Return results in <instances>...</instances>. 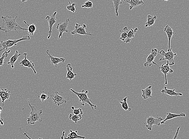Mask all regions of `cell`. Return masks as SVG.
Listing matches in <instances>:
<instances>
[{
    "mask_svg": "<svg viewBox=\"0 0 189 139\" xmlns=\"http://www.w3.org/2000/svg\"><path fill=\"white\" fill-rule=\"evenodd\" d=\"M18 16L14 18V16L1 17L2 19V25L0 27V30L4 31L6 32V36H7L9 32L11 31H15L18 32V30H28V29L22 28L17 23L16 19Z\"/></svg>",
    "mask_w": 189,
    "mask_h": 139,
    "instance_id": "cell-1",
    "label": "cell"
},
{
    "mask_svg": "<svg viewBox=\"0 0 189 139\" xmlns=\"http://www.w3.org/2000/svg\"><path fill=\"white\" fill-rule=\"evenodd\" d=\"M27 101L31 110L30 116L27 119V123L29 125H34L36 122H41L42 121V110H37L34 106H32L30 103L29 99L27 100Z\"/></svg>",
    "mask_w": 189,
    "mask_h": 139,
    "instance_id": "cell-2",
    "label": "cell"
},
{
    "mask_svg": "<svg viewBox=\"0 0 189 139\" xmlns=\"http://www.w3.org/2000/svg\"><path fill=\"white\" fill-rule=\"evenodd\" d=\"M71 91H72L74 94L77 96L79 99V101L81 102V104L82 106H84L86 104H88L91 106L92 110H94L97 108V106L93 104L92 103V101L88 97V91H86L85 92L84 91V90H83L81 92H78L75 91L72 89H70Z\"/></svg>",
    "mask_w": 189,
    "mask_h": 139,
    "instance_id": "cell-3",
    "label": "cell"
},
{
    "mask_svg": "<svg viewBox=\"0 0 189 139\" xmlns=\"http://www.w3.org/2000/svg\"><path fill=\"white\" fill-rule=\"evenodd\" d=\"M30 40V37L29 36H25L22 38L16 40H8L6 41H1L0 42V48L2 49L0 52L2 50H7L9 48H11L13 46H16L18 43L23 41H29Z\"/></svg>",
    "mask_w": 189,
    "mask_h": 139,
    "instance_id": "cell-4",
    "label": "cell"
},
{
    "mask_svg": "<svg viewBox=\"0 0 189 139\" xmlns=\"http://www.w3.org/2000/svg\"><path fill=\"white\" fill-rule=\"evenodd\" d=\"M159 54L163 56L159 59L160 61L166 60L169 62V65H173L175 64L174 58L177 56L176 53H174L172 51V49L170 48L169 52H166L165 51L161 50V51L158 52Z\"/></svg>",
    "mask_w": 189,
    "mask_h": 139,
    "instance_id": "cell-5",
    "label": "cell"
},
{
    "mask_svg": "<svg viewBox=\"0 0 189 139\" xmlns=\"http://www.w3.org/2000/svg\"><path fill=\"white\" fill-rule=\"evenodd\" d=\"M163 119L161 117H158L157 118H155L152 116H150L147 118L146 121V125L147 129L149 131L152 130L153 126L156 125L159 126L161 123Z\"/></svg>",
    "mask_w": 189,
    "mask_h": 139,
    "instance_id": "cell-6",
    "label": "cell"
},
{
    "mask_svg": "<svg viewBox=\"0 0 189 139\" xmlns=\"http://www.w3.org/2000/svg\"><path fill=\"white\" fill-rule=\"evenodd\" d=\"M70 22V19L69 18L66 19L64 21L58 23L57 26V31L59 32V36H58V39H60L62 37V34L64 32L68 33V27L69 25V23Z\"/></svg>",
    "mask_w": 189,
    "mask_h": 139,
    "instance_id": "cell-7",
    "label": "cell"
},
{
    "mask_svg": "<svg viewBox=\"0 0 189 139\" xmlns=\"http://www.w3.org/2000/svg\"><path fill=\"white\" fill-rule=\"evenodd\" d=\"M87 26L86 24H83L82 26L78 23H75V28L74 31L71 32L72 35L79 34L81 35H88V36H97V35L92 34L86 32Z\"/></svg>",
    "mask_w": 189,
    "mask_h": 139,
    "instance_id": "cell-8",
    "label": "cell"
},
{
    "mask_svg": "<svg viewBox=\"0 0 189 139\" xmlns=\"http://www.w3.org/2000/svg\"><path fill=\"white\" fill-rule=\"evenodd\" d=\"M158 52V50L156 48L152 49L151 54L147 57V60L144 64V67H151L152 64H155L159 66L156 63V62H154L155 58L156 56L157 55Z\"/></svg>",
    "mask_w": 189,
    "mask_h": 139,
    "instance_id": "cell-9",
    "label": "cell"
},
{
    "mask_svg": "<svg viewBox=\"0 0 189 139\" xmlns=\"http://www.w3.org/2000/svg\"><path fill=\"white\" fill-rule=\"evenodd\" d=\"M57 12H54L53 14V15L51 16H47L46 17V19L47 20L48 23H49V35L48 36L47 39H49L50 38L52 34V31L53 29V27L54 25L56 23L57 21V18L56 17V15H57Z\"/></svg>",
    "mask_w": 189,
    "mask_h": 139,
    "instance_id": "cell-10",
    "label": "cell"
},
{
    "mask_svg": "<svg viewBox=\"0 0 189 139\" xmlns=\"http://www.w3.org/2000/svg\"><path fill=\"white\" fill-rule=\"evenodd\" d=\"M160 71L163 73L165 76V85L167 84V75L169 73H172L174 71L171 68L169 65V62L168 61H167L166 64H163L159 67Z\"/></svg>",
    "mask_w": 189,
    "mask_h": 139,
    "instance_id": "cell-11",
    "label": "cell"
},
{
    "mask_svg": "<svg viewBox=\"0 0 189 139\" xmlns=\"http://www.w3.org/2000/svg\"><path fill=\"white\" fill-rule=\"evenodd\" d=\"M51 97L54 104L57 105L58 106H60L62 104L67 102V100L65 99L63 96H61L58 95V91L55 92L54 94L51 95Z\"/></svg>",
    "mask_w": 189,
    "mask_h": 139,
    "instance_id": "cell-12",
    "label": "cell"
},
{
    "mask_svg": "<svg viewBox=\"0 0 189 139\" xmlns=\"http://www.w3.org/2000/svg\"><path fill=\"white\" fill-rule=\"evenodd\" d=\"M23 55L24 56V59L21 61L20 62H19V64H20L21 66L32 68V70H33L34 73L36 74V71L35 70V68H34V62L32 61L29 60L27 59L26 58L27 54L26 53H23Z\"/></svg>",
    "mask_w": 189,
    "mask_h": 139,
    "instance_id": "cell-13",
    "label": "cell"
},
{
    "mask_svg": "<svg viewBox=\"0 0 189 139\" xmlns=\"http://www.w3.org/2000/svg\"><path fill=\"white\" fill-rule=\"evenodd\" d=\"M46 53L48 56V58L50 59L51 64L54 66V67H57L58 63H61V62L64 63L66 61V59L65 58H56V57L53 56L49 53V50H46Z\"/></svg>",
    "mask_w": 189,
    "mask_h": 139,
    "instance_id": "cell-14",
    "label": "cell"
},
{
    "mask_svg": "<svg viewBox=\"0 0 189 139\" xmlns=\"http://www.w3.org/2000/svg\"><path fill=\"white\" fill-rule=\"evenodd\" d=\"M129 31L128 28L127 27H125L122 30L119 31V33L120 34L119 40H122L124 43H126V44L129 43L131 41V40L127 37V33Z\"/></svg>",
    "mask_w": 189,
    "mask_h": 139,
    "instance_id": "cell-15",
    "label": "cell"
},
{
    "mask_svg": "<svg viewBox=\"0 0 189 139\" xmlns=\"http://www.w3.org/2000/svg\"><path fill=\"white\" fill-rule=\"evenodd\" d=\"M164 31H165V33H166L168 39V52L170 50L171 41L172 37L173 35L174 34H177V33H175L173 32L172 29L169 26V25H167L165 26L164 29Z\"/></svg>",
    "mask_w": 189,
    "mask_h": 139,
    "instance_id": "cell-16",
    "label": "cell"
},
{
    "mask_svg": "<svg viewBox=\"0 0 189 139\" xmlns=\"http://www.w3.org/2000/svg\"><path fill=\"white\" fill-rule=\"evenodd\" d=\"M186 116V114L184 113H181L180 114H172L169 112L167 113V116L164 120H163L161 122V124H164L165 123V122L167 121L171 120L175 118H178V117H185Z\"/></svg>",
    "mask_w": 189,
    "mask_h": 139,
    "instance_id": "cell-17",
    "label": "cell"
},
{
    "mask_svg": "<svg viewBox=\"0 0 189 139\" xmlns=\"http://www.w3.org/2000/svg\"><path fill=\"white\" fill-rule=\"evenodd\" d=\"M10 95H11V94H10V90H8L6 89H0V97H1V101H2V106H4L5 101L6 100L9 99Z\"/></svg>",
    "mask_w": 189,
    "mask_h": 139,
    "instance_id": "cell-18",
    "label": "cell"
},
{
    "mask_svg": "<svg viewBox=\"0 0 189 139\" xmlns=\"http://www.w3.org/2000/svg\"><path fill=\"white\" fill-rule=\"evenodd\" d=\"M161 93L163 95L165 94L171 96H183V94L182 93H176L175 89L173 90L168 89L167 87H164V89L161 91Z\"/></svg>",
    "mask_w": 189,
    "mask_h": 139,
    "instance_id": "cell-19",
    "label": "cell"
},
{
    "mask_svg": "<svg viewBox=\"0 0 189 139\" xmlns=\"http://www.w3.org/2000/svg\"><path fill=\"white\" fill-rule=\"evenodd\" d=\"M126 3H129L130 5V9L132 10L134 7H137L139 5H143L144 4L143 0H123Z\"/></svg>",
    "mask_w": 189,
    "mask_h": 139,
    "instance_id": "cell-20",
    "label": "cell"
},
{
    "mask_svg": "<svg viewBox=\"0 0 189 139\" xmlns=\"http://www.w3.org/2000/svg\"><path fill=\"white\" fill-rule=\"evenodd\" d=\"M152 86H149L148 87L145 88L144 89L142 90V97L144 99H148L149 98H152V91L151 89Z\"/></svg>",
    "mask_w": 189,
    "mask_h": 139,
    "instance_id": "cell-21",
    "label": "cell"
},
{
    "mask_svg": "<svg viewBox=\"0 0 189 139\" xmlns=\"http://www.w3.org/2000/svg\"><path fill=\"white\" fill-rule=\"evenodd\" d=\"M66 67L67 72L66 79H69L70 81H71L75 76H77V75L73 72V68L70 64H68Z\"/></svg>",
    "mask_w": 189,
    "mask_h": 139,
    "instance_id": "cell-22",
    "label": "cell"
},
{
    "mask_svg": "<svg viewBox=\"0 0 189 139\" xmlns=\"http://www.w3.org/2000/svg\"><path fill=\"white\" fill-rule=\"evenodd\" d=\"M78 131H73L71 130H70V133L68 134L67 137H65V139H84L85 138V136H79L78 135Z\"/></svg>",
    "mask_w": 189,
    "mask_h": 139,
    "instance_id": "cell-23",
    "label": "cell"
},
{
    "mask_svg": "<svg viewBox=\"0 0 189 139\" xmlns=\"http://www.w3.org/2000/svg\"><path fill=\"white\" fill-rule=\"evenodd\" d=\"M21 56V54L18 53V51L16 50L15 52V54L11 57L10 58V61L7 62L8 64H10L12 68H14V64L18 60L19 56Z\"/></svg>",
    "mask_w": 189,
    "mask_h": 139,
    "instance_id": "cell-24",
    "label": "cell"
},
{
    "mask_svg": "<svg viewBox=\"0 0 189 139\" xmlns=\"http://www.w3.org/2000/svg\"><path fill=\"white\" fill-rule=\"evenodd\" d=\"M156 18L157 17L155 15L153 16V15H148L147 16V21L145 23V26L147 28V27H151L153 25L155 24Z\"/></svg>",
    "mask_w": 189,
    "mask_h": 139,
    "instance_id": "cell-25",
    "label": "cell"
},
{
    "mask_svg": "<svg viewBox=\"0 0 189 139\" xmlns=\"http://www.w3.org/2000/svg\"><path fill=\"white\" fill-rule=\"evenodd\" d=\"M127 97H125L122 99V101H119L120 103L122 105V107L125 111H131L132 109L129 107L128 104L127 103Z\"/></svg>",
    "mask_w": 189,
    "mask_h": 139,
    "instance_id": "cell-26",
    "label": "cell"
},
{
    "mask_svg": "<svg viewBox=\"0 0 189 139\" xmlns=\"http://www.w3.org/2000/svg\"><path fill=\"white\" fill-rule=\"evenodd\" d=\"M23 22L28 26V33L30 35H31V36H33L34 33L36 30V28L35 24L33 23V24L29 25L26 23V22L25 21H23Z\"/></svg>",
    "mask_w": 189,
    "mask_h": 139,
    "instance_id": "cell-27",
    "label": "cell"
},
{
    "mask_svg": "<svg viewBox=\"0 0 189 139\" xmlns=\"http://www.w3.org/2000/svg\"><path fill=\"white\" fill-rule=\"evenodd\" d=\"M112 1L114 4L115 9L116 15L117 17H118V10L120 5L122 4V0H112Z\"/></svg>",
    "mask_w": 189,
    "mask_h": 139,
    "instance_id": "cell-28",
    "label": "cell"
},
{
    "mask_svg": "<svg viewBox=\"0 0 189 139\" xmlns=\"http://www.w3.org/2000/svg\"><path fill=\"white\" fill-rule=\"evenodd\" d=\"M69 119L77 123L82 119V115H76L74 114H70L69 115Z\"/></svg>",
    "mask_w": 189,
    "mask_h": 139,
    "instance_id": "cell-29",
    "label": "cell"
},
{
    "mask_svg": "<svg viewBox=\"0 0 189 139\" xmlns=\"http://www.w3.org/2000/svg\"><path fill=\"white\" fill-rule=\"evenodd\" d=\"M10 52H11V50H9L8 52L5 51L2 54V56L0 58V67L3 66L4 63H6V62H4V59L8 56V54L10 53Z\"/></svg>",
    "mask_w": 189,
    "mask_h": 139,
    "instance_id": "cell-30",
    "label": "cell"
},
{
    "mask_svg": "<svg viewBox=\"0 0 189 139\" xmlns=\"http://www.w3.org/2000/svg\"><path fill=\"white\" fill-rule=\"evenodd\" d=\"M138 31V28H135L134 30L131 29L130 30L128 31V33H127V37L131 40L133 37H134L135 33L137 32Z\"/></svg>",
    "mask_w": 189,
    "mask_h": 139,
    "instance_id": "cell-31",
    "label": "cell"
},
{
    "mask_svg": "<svg viewBox=\"0 0 189 139\" xmlns=\"http://www.w3.org/2000/svg\"><path fill=\"white\" fill-rule=\"evenodd\" d=\"M70 5L67 6V9L68 10L72 12V13H75L76 12L75 10V6H76V4L75 3H73L71 4V2L70 1H68Z\"/></svg>",
    "mask_w": 189,
    "mask_h": 139,
    "instance_id": "cell-32",
    "label": "cell"
},
{
    "mask_svg": "<svg viewBox=\"0 0 189 139\" xmlns=\"http://www.w3.org/2000/svg\"><path fill=\"white\" fill-rule=\"evenodd\" d=\"M93 6V3L89 1H86L84 2V4L82 6V8H92Z\"/></svg>",
    "mask_w": 189,
    "mask_h": 139,
    "instance_id": "cell-33",
    "label": "cell"
},
{
    "mask_svg": "<svg viewBox=\"0 0 189 139\" xmlns=\"http://www.w3.org/2000/svg\"><path fill=\"white\" fill-rule=\"evenodd\" d=\"M49 97L47 95L45 94V93H42L40 95V98L42 102H44V101L46 100L47 99H49Z\"/></svg>",
    "mask_w": 189,
    "mask_h": 139,
    "instance_id": "cell-34",
    "label": "cell"
},
{
    "mask_svg": "<svg viewBox=\"0 0 189 139\" xmlns=\"http://www.w3.org/2000/svg\"><path fill=\"white\" fill-rule=\"evenodd\" d=\"M73 113L76 115H82L83 114L82 110L80 108L78 109H74L73 110Z\"/></svg>",
    "mask_w": 189,
    "mask_h": 139,
    "instance_id": "cell-35",
    "label": "cell"
},
{
    "mask_svg": "<svg viewBox=\"0 0 189 139\" xmlns=\"http://www.w3.org/2000/svg\"><path fill=\"white\" fill-rule=\"evenodd\" d=\"M180 128V126H179L178 127V129H177L175 135L174 137H173V139H177V137H178L179 132Z\"/></svg>",
    "mask_w": 189,
    "mask_h": 139,
    "instance_id": "cell-36",
    "label": "cell"
},
{
    "mask_svg": "<svg viewBox=\"0 0 189 139\" xmlns=\"http://www.w3.org/2000/svg\"><path fill=\"white\" fill-rule=\"evenodd\" d=\"M22 132H23V136H26V137L27 138H28L29 139H32L30 138V137L29 136H28V134H27V133L26 132H23L22 130ZM38 139H43L42 138H39Z\"/></svg>",
    "mask_w": 189,
    "mask_h": 139,
    "instance_id": "cell-37",
    "label": "cell"
},
{
    "mask_svg": "<svg viewBox=\"0 0 189 139\" xmlns=\"http://www.w3.org/2000/svg\"><path fill=\"white\" fill-rule=\"evenodd\" d=\"M0 124L1 125H3L4 123L3 122V119L1 117V114H0Z\"/></svg>",
    "mask_w": 189,
    "mask_h": 139,
    "instance_id": "cell-38",
    "label": "cell"
},
{
    "mask_svg": "<svg viewBox=\"0 0 189 139\" xmlns=\"http://www.w3.org/2000/svg\"><path fill=\"white\" fill-rule=\"evenodd\" d=\"M65 133H66V132H65V131H63V132H62V136L61 137V139H64V137L65 135Z\"/></svg>",
    "mask_w": 189,
    "mask_h": 139,
    "instance_id": "cell-39",
    "label": "cell"
},
{
    "mask_svg": "<svg viewBox=\"0 0 189 139\" xmlns=\"http://www.w3.org/2000/svg\"><path fill=\"white\" fill-rule=\"evenodd\" d=\"M2 107H1V106H0V114H1V113H2Z\"/></svg>",
    "mask_w": 189,
    "mask_h": 139,
    "instance_id": "cell-40",
    "label": "cell"
},
{
    "mask_svg": "<svg viewBox=\"0 0 189 139\" xmlns=\"http://www.w3.org/2000/svg\"><path fill=\"white\" fill-rule=\"evenodd\" d=\"M71 108L72 110H74V109H75V107H74V106H71Z\"/></svg>",
    "mask_w": 189,
    "mask_h": 139,
    "instance_id": "cell-41",
    "label": "cell"
},
{
    "mask_svg": "<svg viewBox=\"0 0 189 139\" xmlns=\"http://www.w3.org/2000/svg\"><path fill=\"white\" fill-rule=\"evenodd\" d=\"M164 1H169V0H164Z\"/></svg>",
    "mask_w": 189,
    "mask_h": 139,
    "instance_id": "cell-42",
    "label": "cell"
},
{
    "mask_svg": "<svg viewBox=\"0 0 189 139\" xmlns=\"http://www.w3.org/2000/svg\"></svg>",
    "mask_w": 189,
    "mask_h": 139,
    "instance_id": "cell-43",
    "label": "cell"
}]
</instances>
